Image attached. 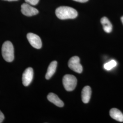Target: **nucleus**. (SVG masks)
<instances>
[{"mask_svg":"<svg viewBox=\"0 0 123 123\" xmlns=\"http://www.w3.org/2000/svg\"><path fill=\"white\" fill-rule=\"evenodd\" d=\"M27 38L31 46L36 49H40L42 46V41L39 37L33 33H28Z\"/></svg>","mask_w":123,"mask_h":123,"instance_id":"5","label":"nucleus"},{"mask_svg":"<svg viewBox=\"0 0 123 123\" xmlns=\"http://www.w3.org/2000/svg\"><path fill=\"white\" fill-rule=\"evenodd\" d=\"M91 88L89 86H87L84 87L82 91V99L84 103L87 104L89 102L91 98Z\"/></svg>","mask_w":123,"mask_h":123,"instance_id":"9","label":"nucleus"},{"mask_svg":"<svg viewBox=\"0 0 123 123\" xmlns=\"http://www.w3.org/2000/svg\"><path fill=\"white\" fill-rule=\"evenodd\" d=\"M68 67L75 72L81 74L83 71V67L80 63V58L77 56L71 57L68 62Z\"/></svg>","mask_w":123,"mask_h":123,"instance_id":"4","label":"nucleus"},{"mask_svg":"<svg viewBox=\"0 0 123 123\" xmlns=\"http://www.w3.org/2000/svg\"><path fill=\"white\" fill-rule=\"evenodd\" d=\"M2 55L6 61L12 62L14 58V50L13 44L9 41H6L2 46Z\"/></svg>","mask_w":123,"mask_h":123,"instance_id":"2","label":"nucleus"},{"mask_svg":"<svg viewBox=\"0 0 123 123\" xmlns=\"http://www.w3.org/2000/svg\"><path fill=\"white\" fill-rule=\"evenodd\" d=\"M62 84L66 90L72 91L76 87L77 79L73 75L66 74L62 79Z\"/></svg>","mask_w":123,"mask_h":123,"instance_id":"3","label":"nucleus"},{"mask_svg":"<svg viewBox=\"0 0 123 123\" xmlns=\"http://www.w3.org/2000/svg\"><path fill=\"white\" fill-rule=\"evenodd\" d=\"M4 115L0 110V123H2L4 119Z\"/></svg>","mask_w":123,"mask_h":123,"instance_id":"15","label":"nucleus"},{"mask_svg":"<svg viewBox=\"0 0 123 123\" xmlns=\"http://www.w3.org/2000/svg\"><path fill=\"white\" fill-rule=\"evenodd\" d=\"M110 115L112 118L119 122H123V114L117 109H112L110 111Z\"/></svg>","mask_w":123,"mask_h":123,"instance_id":"10","label":"nucleus"},{"mask_svg":"<svg viewBox=\"0 0 123 123\" xmlns=\"http://www.w3.org/2000/svg\"><path fill=\"white\" fill-rule=\"evenodd\" d=\"M57 62L54 61L51 62L49 65V68H48L47 72L45 76V78L46 79H49L52 78L54 73L56 72V68L57 67Z\"/></svg>","mask_w":123,"mask_h":123,"instance_id":"11","label":"nucleus"},{"mask_svg":"<svg viewBox=\"0 0 123 123\" xmlns=\"http://www.w3.org/2000/svg\"><path fill=\"white\" fill-rule=\"evenodd\" d=\"M117 64V63L114 60H112L110 61L109 62L104 64V67L105 69L107 70H110L113 68L116 67Z\"/></svg>","mask_w":123,"mask_h":123,"instance_id":"13","label":"nucleus"},{"mask_svg":"<svg viewBox=\"0 0 123 123\" xmlns=\"http://www.w3.org/2000/svg\"><path fill=\"white\" fill-rule=\"evenodd\" d=\"M55 13L57 18L61 20L74 19L78 16V12L75 9L69 6H62L56 10Z\"/></svg>","mask_w":123,"mask_h":123,"instance_id":"1","label":"nucleus"},{"mask_svg":"<svg viewBox=\"0 0 123 123\" xmlns=\"http://www.w3.org/2000/svg\"><path fill=\"white\" fill-rule=\"evenodd\" d=\"M101 23L103 25V29L106 32L110 33L113 29V26L108 18L106 17H103L101 19Z\"/></svg>","mask_w":123,"mask_h":123,"instance_id":"12","label":"nucleus"},{"mask_svg":"<svg viewBox=\"0 0 123 123\" xmlns=\"http://www.w3.org/2000/svg\"><path fill=\"white\" fill-rule=\"evenodd\" d=\"M26 2L31 5L35 6L37 4L39 1V0H25Z\"/></svg>","mask_w":123,"mask_h":123,"instance_id":"14","label":"nucleus"},{"mask_svg":"<svg viewBox=\"0 0 123 123\" xmlns=\"http://www.w3.org/2000/svg\"><path fill=\"white\" fill-rule=\"evenodd\" d=\"M7 0V1H16V0Z\"/></svg>","mask_w":123,"mask_h":123,"instance_id":"17","label":"nucleus"},{"mask_svg":"<svg viewBox=\"0 0 123 123\" xmlns=\"http://www.w3.org/2000/svg\"><path fill=\"white\" fill-rule=\"evenodd\" d=\"M33 77V70L31 68H28L22 74V84L25 86H28L31 84Z\"/></svg>","mask_w":123,"mask_h":123,"instance_id":"7","label":"nucleus"},{"mask_svg":"<svg viewBox=\"0 0 123 123\" xmlns=\"http://www.w3.org/2000/svg\"><path fill=\"white\" fill-rule=\"evenodd\" d=\"M47 98L50 102L52 103L57 107H62L64 106L63 102L62 101L56 94L54 93H49L47 96Z\"/></svg>","mask_w":123,"mask_h":123,"instance_id":"8","label":"nucleus"},{"mask_svg":"<svg viewBox=\"0 0 123 123\" xmlns=\"http://www.w3.org/2000/svg\"><path fill=\"white\" fill-rule=\"evenodd\" d=\"M121 22H122V23H123V17H122L121 18Z\"/></svg>","mask_w":123,"mask_h":123,"instance_id":"18","label":"nucleus"},{"mask_svg":"<svg viewBox=\"0 0 123 123\" xmlns=\"http://www.w3.org/2000/svg\"><path fill=\"white\" fill-rule=\"evenodd\" d=\"M21 12L22 14L27 17H31L37 14L39 12L37 9L32 7L31 5L25 3L21 6Z\"/></svg>","mask_w":123,"mask_h":123,"instance_id":"6","label":"nucleus"},{"mask_svg":"<svg viewBox=\"0 0 123 123\" xmlns=\"http://www.w3.org/2000/svg\"><path fill=\"white\" fill-rule=\"evenodd\" d=\"M74 0V1H77V2H81V3H85V2H87L88 0Z\"/></svg>","mask_w":123,"mask_h":123,"instance_id":"16","label":"nucleus"}]
</instances>
